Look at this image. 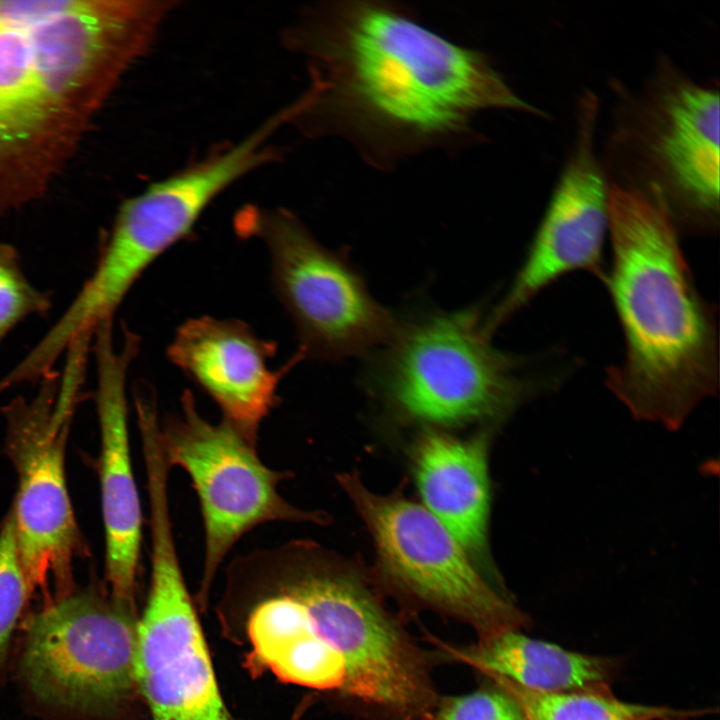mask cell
Returning a JSON list of instances; mask_svg holds the SVG:
<instances>
[{
    "label": "cell",
    "mask_w": 720,
    "mask_h": 720,
    "mask_svg": "<svg viewBox=\"0 0 720 720\" xmlns=\"http://www.w3.org/2000/svg\"><path fill=\"white\" fill-rule=\"evenodd\" d=\"M308 59L310 85L290 122L350 142L375 169L463 144L484 110L545 112L522 99L481 51L456 45L384 1H333L287 32Z\"/></svg>",
    "instance_id": "obj_1"
},
{
    "label": "cell",
    "mask_w": 720,
    "mask_h": 720,
    "mask_svg": "<svg viewBox=\"0 0 720 720\" xmlns=\"http://www.w3.org/2000/svg\"><path fill=\"white\" fill-rule=\"evenodd\" d=\"M611 270L604 280L625 341L606 385L639 420L678 429L719 387L716 311L698 292L665 207L609 182Z\"/></svg>",
    "instance_id": "obj_2"
},
{
    "label": "cell",
    "mask_w": 720,
    "mask_h": 720,
    "mask_svg": "<svg viewBox=\"0 0 720 720\" xmlns=\"http://www.w3.org/2000/svg\"><path fill=\"white\" fill-rule=\"evenodd\" d=\"M276 578L343 659L339 697L380 720H429L438 702L430 657L368 584L313 541L263 548Z\"/></svg>",
    "instance_id": "obj_3"
},
{
    "label": "cell",
    "mask_w": 720,
    "mask_h": 720,
    "mask_svg": "<svg viewBox=\"0 0 720 720\" xmlns=\"http://www.w3.org/2000/svg\"><path fill=\"white\" fill-rule=\"evenodd\" d=\"M618 92L602 161L608 181L660 201L678 232L719 224V91L662 57L637 92Z\"/></svg>",
    "instance_id": "obj_4"
},
{
    "label": "cell",
    "mask_w": 720,
    "mask_h": 720,
    "mask_svg": "<svg viewBox=\"0 0 720 720\" xmlns=\"http://www.w3.org/2000/svg\"><path fill=\"white\" fill-rule=\"evenodd\" d=\"M477 308L401 321L367 372L388 405L437 425L498 421L547 385L530 361L490 343Z\"/></svg>",
    "instance_id": "obj_5"
},
{
    "label": "cell",
    "mask_w": 720,
    "mask_h": 720,
    "mask_svg": "<svg viewBox=\"0 0 720 720\" xmlns=\"http://www.w3.org/2000/svg\"><path fill=\"white\" fill-rule=\"evenodd\" d=\"M152 29L142 1H0V142L29 134L99 59L144 52Z\"/></svg>",
    "instance_id": "obj_6"
},
{
    "label": "cell",
    "mask_w": 720,
    "mask_h": 720,
    "mask_svg": "<svg viewBox=\"0 0 720 720\" xmlns=\"http://www.w3.org/2000/svg\"><path fill=\"white\" fill-rule=\"evenodd\" d=\"M240 236L262 241L274 292L288 313L304 358L338 361L374 352L397 334L401 320L379 303L344 253L322 245L292 212L248 206Z\"/></svg>",
    "instance_id": "obj_7"
},
{
    "label": "cell",
    "mask_w": 720,
    "mask_h": 720,
    "mask_svg": "<svg viewBox=\"0 0 720 720\" xmlns=\"http://www.w3.org/2000/svg\"><path fill=\"white\" fill-rule=\"evenodd\" d=\"M135 608L97 589L49 602L27 623L23 678L49 707L113 719L138 692Z\"/></svg>",
    "instance_id": "obj_8"
},
{
    "label": "cell",
    "mask_w": 720,
    "mask_h": 720,
    "mask_svg": "<svg viewBox=\"0 0 720 720\" xmlns=\"http://www.w3.org/2000/svg\"><path fill=\"white\" fill-rule=\"evenodd\" d=\"M284 124L277 113L239 143L157 182L120 207L95 269L75 297L91 318L113 316L142 274L191 234L209 204L278 155L269 143Z\"/></svg>",
    "instance_id": "obj_9"
},
{
    "label": "cell",
    "mask_w": 720,
    "mask_h": 720,
    "mask_svg": "<svg viewBox=\"0 0 720 720\" xmlns=\"http://www.w3.org/2000/svg\"><path fill=\"white\" fill-rule=\"evenodd\" d=\"M164 452L171 467L182 468L196 491L204 527V562L199 602L205 604L229 551L246 533L268 522L323 524L327 516L299 509L278 492L290 472L266 466L250 443L223 419L212 423L185 390L180 407L160 422Z\"/></svg>",
    "instance_id": "obj_10"
},
{
    "label": "cell",
    "mask_w": 720,
    "mask_h": 720,
    "mask_svg": "<svg viewBox=\"0 0 720 720\" xmlns=\"http://www.w3.org/2000/svg\"><path fill=\"white\" fill-rule=\"evenodd\" d=\"M338 480L365 522L386 579L402 594L469 625L478 638L531 625L503 589L423 506L369 490L357 474Z\"/></svg>",
    "instance_id": "obj_11"
},
{
    "label": "cell",
    "mask_w": 720,
    "mask_h": 720,
    "mask_svg": "<svg viewBox=\"0 0 720 720\" xmlns=\"http://www.w3.org/2000/svg\"><path fill=\"white\" fill-rule=\"evenodd\" d=\"M31 399L3 408L6 450L18 476L14 516L20 563L30 594L53 584L71 594L80 539L65 477V442L77 393L50 371Z\"/></svg>",
    "instance_id": "obj_12"
},
{
    "label": "cell",
    "mask_w": 720,
    "mask_h": 720,
    "mask_svg": "<svg viewBox=\"0 0 720 720\" xmlns=\"http://www.w3.org/2000/svg\"><path fill=\"white\" fill-rule=\"evenodd\" d=\"M151 574L137 622L135 675L152 720H232L181 570L172 527L150 528Z\"/></svg>",
    "instance_id": "obj_13"
},
{
    "label": "cell",
    "mask_w": 720,
    "mask_h": 720,
    "mask_svg": "<svg viewBox=\"0 0 720 720\" xmlns=\"http://www.w3.org/2000/svg\"><path fill=\"white\" fill-rule=\"evenodd\" d=\"M576 112L573 144L526 258L505 296L484 317V328L491 336L563 275L584 269L604 277L609 182L596 151L597 95L585 90Z\"/></svg>",
    "instance_id": "obj_14"
},
{
    "label": "cell",
    "mask_w": 720,
    "mask_h": 720,
    "mask_svg": "<svg viewBox=\"0 0 720 720\" xmlns=\"http://www.w3.org/2000/svg\"><path fill=\"white\" fill-rule=\"evenodd\" d=\"M97 388L95 402L101 434L100 485L105 530V570L111 596L136 607L142 538V511L135 482L128 430L126 381L140 339L124 330L121 346L113 319L97 325L92 336Z\"/></svg>",
    "instance_id": "obj_15"
},
{
    "label": "cell",
    "mask_w": 720,
    "mask_h": 720,
    "mask_svg": "<svg viewBox=\"0 0 720 720\" xmlns=\"http://www.w3.org/2000/svg\"><path fill=\"white\" fill-rule=\"evenodd\" d=\"M277 351L236 319L201 316L180 325L167 357L221 409L223 419L257 446L259 427L279 403L278 385L303 357L297 352L283 367L272 370Z\"/></svg>",
    "instance_id": "obj_16"
},
{
    "label": "cell",
    "mask_w": 720,
    "mask_h": 720,
    "mask_svg": "<svg viewBox=\"0 0 720 720\" xmlns=\"http://www.w3.org/2000/svg\"><path fill=\"white\" fill-rule=\"evenodd\" d=\"M488 434L462 440L434 428L417 438L412 461L425 508L469 556L487 562Z\"/></svg>",
    "instance_id": "obj_17"
},
{
    "label": "cell",
    "mask_w": 720,
    "mask_h": 720,
    "mask_svg": "<svg viewBox=\"0 0 720 720\" xmlns=\"http://www.w3.org/2000/svg\"><path fill=\"white\" fill-rule=\"evenodd\" d=\"M431 640L446 660L470 665L484 675H496L539 692L610 689L620 667L616 658L569 651L530 638L520 630L478 638L464 647H454L433 637Z\"/></svg>",
    "instance_id": "obj_18"
},
{
    "label": "cell",
    "mask_w": 720,
    "mask_h": 720,
    "mask_svg": "<svg viewBox=\"0 0 720 720\" xmlns=\"http://www.w3.org/2000/svg\"><path fill=\"white\" fill-rule=\"evenodd\" d=\"M485 676L517 700L527 720H684L710 711L627 703L617 699L611 689L539 692L496 675Z\"/></svg>",
    "instance_id": "obj_19"
},
{
    "label": "cell",
    "mask_w": 720,
    "mask_h": 720,
    "mask_svg": "<svg viewBox=\"0 0 720 720\" xmlns=\"http://www.w3.org/2000/svg\"><path fill=\"white\" fill-rule=\"evenodd\" d=\"M51 307V296L24 273L17 249L0 242V344L24 320L46 315Z\"/></svg>",
    "instance_id": "obj_20"
},
{
    "label": "cell",
    "mask_w": 720,
    "mask_h": 720,
    "mask_svg": "<svg viewBox=\"0 0 720 720\" xmlns=\"http://www.w3.org/2000/svg\"><path fill=\"white\" fill-rule=\"evenodd\" d=\"M29 595L19 558L14 516L10 510L0 530V673L12 631Z\"/></svg>",
    "instance_id": "obj_21"
},
{
    "label": "cell",
    "mask_w": 720,
    "mask_h": 720,
    "mask_svg": "<svg viewBox=\"0 0 720 720\" xmlns=\"http://www.w3.org/2000/svg\"><path fill=\"white\" fill-rule=\"evenodd\" d=\"M476 690L438 699L429 720H527L517 700L487 678Z\"/></svg>",
    "instance_id": "obj_22"
}]
</instances>
